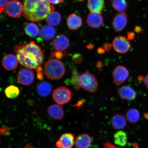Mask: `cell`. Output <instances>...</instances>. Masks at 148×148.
<instances>
[{
	"instance_id": "6",
	"label": "cell",
	"mask_w": 148,
	"mask_h": 148,
	"mask_svg": "<svg viewBox=\"0 0 148 148\" xmlns=\"http://www.w3.org/2000/svg\"><path fill=\"white\" fill-rule=\"evenodd\" d=\"M112 45L114 50L120 53H127L131 47L129 40L122 36L116 37L113 40Z\"/></svg>"
},
{
	"instance_id": "33",
	"label": "cell",
	"mask_w": 148,
	"mask_h": 148,
	"mask_svg": "<svg viewBox=\"0 0 148 148\" xmlns=\"http://www.w3.org/2000/svg\"><path fill=\"white\" fill-rule=\"evenodd\" d=\"M103 148H121L110 143L108 140H107L106 142H104V143H103Z\"/></svg>"
},
{
	"instance_id": "38",
	"label": "cell",
	"mask_w": 148,
	"mask_h": 148,
	"mask_svg": "<svg viewBox=\"0 0 148 148\" xmlns=\"http://www.w3.org/2000/svg\"><path fill=\"white\" fill-rule=\"evenodd\" d=\"M50 3L53 5H57L62 3L63 0H48Z\"/></svg>"
},
{
	"instance_id": "19",
	"label": "cell",
	"mask_w": 148,
	"mask_h": 148,
	"mask_svg": "<svg viewBox=\"0 0 148 148\" xmlns=\"http://www.w3.org/2000/svg\"><path fill=\"white\" fill-rule=\"evenodd\" d=\"M75 142L77 148H89L91 145L92 140L88 135L83 134L77 137Z\"/></svg>"
},
{
	"instance_id": "34",
	"label": "cell",
	"mask_w": 148,
	"mask_h": 148,
	"mask_svg": "<svg viewBox=\"0 0 148 148\" xmlns=\"http://www.w3.org/2000/svg\"><path fill=\"white\" fill-rule=\"evenodd\" d=\"M138 79L140 81H143L146 87L148 89V74L145 77H139Z\"/></svg>"
},
{
	"instance_id": "20",
	"label": "cell",
	"mask_w": 148,
	"mask_h": 148,
	"mask_svg": "<svg viewBox=\"0 0 148 148\" xmlns=\"http://www.w3.org/2000/svg\"><path fill=\"white\" fill-rule=\"evenodd\" d=\"M40 36L45 40L52 39L55 36L56 31L51 25H46L42 27L40 31Z\"/></svg>"
},
{
	"instance_id": "3",
	"label": "cell",
	"mask_w": 148,
	"mask_h": 148,
	"mask_svg": "<svg viewBox=\"0 0 148 148\" xmlns=\"http://www.w3.org/2000/svg\"><path fill=\"white\" fill-rule=\"evenodd\" d=\"M63 63L58 60L51 59L46 62L44 67L45 75L52 80H58L62 78L65 73Z\"/></svg>"
},
{
	"instance_id": "26",
	"label": "cell",
	"mask_w": 148,
	"mask_h": 148,
	"mask_svg": "<svg viewBox=\"0 0 148 148\" xmlns=\"http://www.w3.org/2000/svg\"><path fill=\"white\" fill-rule=\"evenodd\" d=\"M126 115L127 119L132 123H136L140 119V112L136 109L132 108L129 110Z\"/></svg>"
},
{
	"instance_id": "16",
	"label": "cell",
	"mask_w": 148,
	"mask_h": 148,
	"mask_svg": "<svg viewBox=\"0 0 148 148\" xmlns=\"http://www.w3.org/2000/svg\"><path fill=\"white\" fill-rule=\"evenodd\" d=\"M118 94L121 99L129 101L134 100L136 97V91L131 87L124 86L118 90Z\"/></svg>"
},
{
	"instance_id": "43",
	"label": "cell",
	"mask_w": 148,
	"mask_h": 148,
	"mask_svg": "<svg viewBox=\"0 0 148 148\" xmlns=\"http://www.w3.org/2000/svg\"><path fill=\"white\" fill-rule=\"evenodd\" d=\"M94 47V45L92 44H89L87 46V47L88 49H93Z\"/></svg>"
},
{
	"instance_id": "31",
	"label": "cell",
	"mask_w": 148,
	"mask_h": 148,
	"mask_svg": "<svg viewBox=\"0 0 148 148\" xmlns=\"http://www.w3.org/2000/svg\"><path fill=\"white\" fill-rule=\"evenodd\" d=\"M73 60L74 62L77 64L80 63L83 60V57L82 55L79 53H76L74 55L73 57Z\"/></svg>"
},
{
	"instance_id": "23",
	"label": "cell",
	"mask_w": 148,
	"mask_h": 148,
	"mask_svg": "<svg viewBox=\"0 0 148 148\" xmlns=\"http://www.w3.org/2000/svg\"><path fill=\"white\" fill-rule=\"evenodd\" d=\"M45 20L48 25L51 26H56L60 23L62 17L58 12L54 11L49 14Z\"/></svg>"
},
{
	"instance_id": "41",
	"label": "cell",
	"mask_w": 148,
	"mask_h": 148,
	"mask_svg": "<svg viewBox=\"0 0 148 148\" xmlns=\"http://www.w3.org/2000/svg\"><path fill=\"white\" fill-rule=\"evenodd\" d=\"M141 31V28L140 27L136 25L134 27V31L137 33H139Z\"/></svg>"
},
{
	"instance_id": "14",
	"label": "cell",
	"mask_w": 148,
	"mask_h": 148,
	"mask_svg": "<svg viewBox=\"0 0 148 148\" xmlns=\"http://www.w3.org/2000/svg\"><path fill=\"white\" fill-rule=\"evenodd\" d=\"M73 135L71 133L62 134L56 143L59 148H72L75 145Z\"/></svg>"
},
{
	"instance_id": "35",
	"label": "cell",
	"mask_w": 148,
	"mask_h": 148,
	"mask_svg": "<svg viewBox=\"0 0 148 148\" xmlns=\"http://www.w3.org/2000/svg\"><path fill=\"white\" fill-rule=\"evenodd\" d=\"M36 70L37 77L40 80H42L43 79V74L42 71V68L41 67H39Z\"/></svg>"
},
{
	"instance_id": "2",
	"label": "cell",
	"mask_w": 148,
	"mask_h": 148,
	"mask_svg": "<svg viewBox=\"0 0 148 148\" xmlns=\"http://www.w3.org/2000/svg\"><path fill=\"white\" fill-rule=\"evenodd\" d=\"M23 16L29 21H42L51 13L54 8L48 0H24Z\"/></svg>"
},
{
	"instance_id": "24",
	"label": "cell",
	"mask_w": 148,
	"mask_h": 148,
	"mask_svg": "<svg viewBox=\"0 0 148 148\" xmlns=\"http://www.w3.org/2000/svg\"><path fill=\"white\" fill-rule=\"evenodd\" d=\"M52 87L50 83L43 82L40 83L37 88L38 93L42 97H47L51 93Z\"/></svg>"
},
{
	"instance_id": "36",
	"label": "cell",
	"mask_w": 148,
	"mask_h": 148,
	"mask_svg": "<svg viewBox=\"0 0 148 148\" xmlns=\"http://www.w3.org/2000/svg\"><path fill=\"white\" fill-rule=\"evenodd\" d=\"M103 47L105 51H110L112 49V45L109 42H105L103 44Z\"/></svg>"
},
{
	"instance_id": "46",
	"label": "cell",
	"mask_w": 148,
	"mask_h": 148,
	"mask_svg": "<svg viewBox=\"0 0 148 148\" xmlns=\"http://www.w3.org/2000/svg\"><path fill=\"white\" fill-rule=\"evenodd\" d=\"M79 1H84V0H79Z\"/></svg>"
},
{
	"instance_id": "45",
	"label": "cell",
	"mask_w": 148,
	"mask_h": 148,
	"mask_svg": "<svg viewBox=\"0 0 148 148\" xmlns=\"http://www.w3.org/2000/svg\"><path fill=\"white\" fill-rule=\"evenodd\" d=\"M25 148H35L32 147V146H31V145H27V146H26Z\"/></svg>"
},
{
	"instance_id": "10",
	"label": "cell",
	"mask_w": 148,
	"mask_h": 148,
	"mask_svg": "<svg viewBox=\"0 0 148 148\" xmlns=\"http://www.w3.org/2000/svg\"><path fill=\"white\" fill-rule=\"evenodd\" d=\"M52 46L56 51H62L67 49L70 45L69 39L64 35H58L53 40Z\"/></svg>"
},
{
	"instance_id": "4",
	"label": "cell",
	"mask_w": 148,
	"mask_h": 148,
	"mask_svg": "<svg viewBox=\"0 0 148 148\" xmlns=\"http://www.w3.org/2000/svg\"><path fill=\"white\" fill-rule=\"evenodd\" d=\"M79 87L88 92H95L98 87V81L95 76L90 73L88 70L79 75Z\"/></svg>"
},
{
	"instance_id": "44",
	"label": "cell",
	"mask_w": 148,
	"mask_h": 148,
	"mask_svg": "<svg viewBox=\"0 0 148 148\" xmlns=\"http://www.w3.org/2000/svg\"><path fill=\"white\" fill-rule=\"evenodd\" d=\"M132 145L134 148H138V144L136 143H134L132 144Z\"/></svg>"
},
{
	"instance_id": "12",
	"label": "cell",
	"mask_w": 148,
	"mask_h": 148,
	"mask_svg": "<svg viewBox=\"0 0 148 148\" xmlns=\"http://www.w3.org/2000/svg\"><path fill=\"white\" fill-rule=\"evenodd\" d=\"M103 21V16L101 13L90 12L88 14L86 23L90 27L97 29L100 27Z\"/></svg>"
},
{
	"instance_id": "11",
	"label": "cell",
	"mask_w": 148,
	"mask_h": 148,
	"mask_svg": "<svg viewBox=\"0 0 148 148\" xmlns=\"http://www.w3.org/2000/svg\"><path fill=\"white\" fill-rule=\"evenodd\" d=\"M128 22L127 15L125 12H120L114 16L112 21L113 27L116 32L123 31Z\"/></svg>"
},
{
	"instance_id": "25",
	"label": "cell",
	"mask_w": 148,
	"mask_h": 148,
	"mask_svg": "<svg viewBox=\"0 0 148 148\" xmlns=\"http://www.w3.org/2000/svg\"><path fill=\"white\" fill-rule=\"evenodd\" d=\"M114 142L116 145L120 147L126 145L127 138L126 133L123 131H118L114 136Z\"/></svg>"
},
{
	"instance_id": "22",
	"label": "cell",
	"mask_w": 148,
	"mask_h": 148,
	"mask_svg": "<svg viewBox=\"0 0 148 148\" xmlns=\"http://www.w3.org/2000/svg\"><path fill=\"white\" fill-rule=\"evenodd\" d=\"M24 30L27 36L33 38L38 36L40 31L38 26L33 23L27 24L24 28Z\"/></svg>"
},
{
	"instance_id": "42",
	"label": "cell",
	"mask_w": 148,
	"mask_h": 148,
	"mask_svg": "<svg viewBox=\"0 0 148 148\" xmlns=\"http://www.w3.org/2000/svg\"><path fill=\"white\" fill-rule=\"evenodd\" d=\"M83 103H84V101H83V100H81L79 101V102L77 103L76 105H75V106L78 107H80L81 105L83 104Z\"/></svg>"
},
{
	"instance_id": "5",
	"label": "cell",
	"mask_w": 148,
	"mask_h": 148,
	"mask_svg": "<svg viewBox=\"0 0 148 148\" xmlns=\"http://www.w3.org/2000/svg\"><path fill=\"white\" fill-rule=\"evenodd\" d=\"M52 97L55 102L60 105L69 103L72 97L71 92L66 86L60 87L53 92Z\"/></svg>"
},
{
	"instance_id": "39",
	"label": "cell",
	"mask_w": 148,
	"mask_h": 148,
	"mask_svg": "<svg viewBox=\"0 0 148 148\" xmlns=\"http://www.w3.org/2000/svg\"><path fill=\"white\" fill-rule=\"evenodd\" d=\"M105 50L103 49V47H100L98 48L97 49V52L99 54H103L105 52Z\"/></svg>"
},
{
	"instance_id": "28",
	"label": "cell",
	"mask_w": 148,
	"mask_h": 148,
	"mask_svg": "<svg viewBox=\"0 0 148 148\" xmlns=\"http://www.w3.org/2000/svg\"><path fill=\"white\" fill-rule=\"evenodd\" d=\"M5 92L7 97L10 99H14L18 97L20 91L18 87L11 85L5 88Z\"/></svg>"
},
{
	"instance_id": "15",
	"label": "cell",
	"mask_w": 148,
	"mask_h": 148,
	"mask_svg": "<svg viewBox=\"0 0 148 148\" xmlns=\"http://www.w3.org/2000/svg\"><path fill=\"white\" fill-rule=\"evenodd\" d=\"M66 23L70 30H76L79 28L83 25L82 18L75 14H70L66 19Z\"/></svg>"
},
{
	"instance_id": "1",
	"label": "cell",
	"mask_w": 148,
	"mask_h": 148,
	"mask_svg": "<svg viewBox=\"0 0 148 148\" xmlns=\"http://www.w3.org/2000/svg\"><path fill=\"white\" fill-rule=\"evenodd\" d=\"M14 51L21 65L37 69L43 63L44 55L41 48L34 41L15 46Z\"/></svg>"
},
{
	"instance_id": "7",
	"label": "cell",
	"mask_w": 148,
	"mask_h": 148,
	"mask_svg": "<svg viewBox=\"0 0 148 148\" xmlns=\"http://www.w3.org/2000/svg\"><path fill=\"white\" fill-rule=\"evenodd\" d=\"M5 10L9 16L17 18L23 13V5L21 2L18 0H12L8 2L5 7Z\"/></svg>"
},
{
	"instance_id": "27",
	"label": "cell",
	"mask_w": 148,
	"mask_h": 148,
	"mask_svg": "<svg viewBox=\"0 0 148 148\" xmlns=\"http://www.w3.org/2000/svg\"><path fill=\"white\" fill-rule=\"evenodd\" d=\"M111 2L112 7L116 11L124 12L127 8L126 0H111Z\"/></svg>"
},
{
	"instance_id": "9",
	"label": "cell",
	"mask_w": 148,
	"mask_h": 148,
	"mask_svg": "<svg viewBox=\"0 0 148 148\" xmlns=\"http://www.w3.org/2000/svg\"><path fill=\"white\" fill-rule=\"evenodd\" d=\"M17 79L20 84L24 86H29L34 81V73L30 69L23 68L18 72Z\"/></svg>"
},
{
	"instance_id": "29",
	"label": "cell",
	"mask_w": 148,
	"mask_h": 148,
	"mask_svg": "<svg viewBox=\"0 0 148 148\" xmlns=\"http://www.w3.org/2000/svg\"><path fill=\"white\" fill-rule=\"evenodd\" d=\"M72 74H73V76H72L71 80L72 86L74 89L78 90H79L80 87H79V76L77 75V68L74 67L73 68Z\"/></svg>"
},
{
	"instance_id": "32",
	"label": "cell",
	"mask_w": 148,
	"mask_h": 148,
	"mask_svg": "<svg viewBox=\"0 0 148 148\" xmlns=\"http://www.w3.org/2000/svg\"><path fill=\"white\" fill-rule=\"evenodd\" d=\"M0 12L1 13L4 10L5 6L8 3L9 0H0Z\"/></svg>"
},
{
	"instance_id": "37",
	"label": "cell",
	"mask_w": 148,
	"mask_h": 148,
	"mask_svg": "<svg viewBox=\"0 0 148 148\" xmlns=\"http://www.w3.org/2000/svg\"><path fill=\"white\" fill-rule=\"evenodd\" d=\"M135 33L132 32L128 31L127 33V38L128 40H132L135 38Z\"/></svg>"
},
{
	"instance_id": "30",
	"label": "cell",
	"mask_w": 148,
	"mask_h": 148,
	"mask_svg": "<svg viewBox=\"0 0 148 148\" xmlns=\"http://www.w3.org/2000/svg\"><path fill=\"white\" fill-rule=\"evenodd\" d=\"M66 55H66V53L65 54V53L62 52V51H56L51 53L50 56V58H54L55 57L57 59H60L64 56H66Z\"/></svg>"
},
{
	"instance_id": "21",
	"label": "cell",
	"mask_w": 148,
	"mask_h": 148,
	"mask_svg": "<svg viewBox=\"0 0 148 148\" xmlns=\"http://www.w3.org/2000/svg\"><path fill=\"white\" fill-rule=\"evenodd\" d=\"M111 121L112 127L116 129H123L127 125V120L125 116L122 114H114L112 116Z\"/></svg>"
},
{
	"instance_id": "47",
	"label": "cell",
	"mask_w": 148,
	"mask_h": 148,
	"mask_svg": "<svg viewBox=\"0 0 148 148\" xmlns=\"http://www.w3.org/2000/svg\"><path fill=\"white\" fill-rule=\"evenodd\" d=\"M58 148V147H57V148Z\"/></svg>"
},
{
	"instance_id": "17",
	"label": "cell",
	"mask_w": 148,
	"mask_h": 148,
	"mask_svg": "<svg viewBox=\"0 0 148 148\" xmlns=\"http://www.w3.org/2000/svg\"><path fill=\"white\" fill-rule=\"evenodd\" d=\"M47 112L49 116L55 119H62L64 115V112L62 107L58 105H51L48 109Z\"/></svg>"
},
{
	"instance_id": "13",
	"label": "cell",
	"mask_w": 148,
	"mask_h": 148,
	"mask_svg": "<svg viewBox=\"0 0 148 148\" xmlns=\"http://www.w3.org/2000/svg\"><path fill=\"white\" fill-rule=\"evenodd\" d=\"M17 57L12 54H7L3 57L2 64L5 70L10 71L16 69L18 65Z\"/></svg>"
},
{
	"instance_id": "40",
	"label": "cell",
	"mask_w": 148,
	"mask_h": 148,
	"mask_svg": "<svg viewBox=\"0 0 148 148\" xmlns=\"http://www.w3.org/2000/svg\"><path fill=\"white\" fill-rule=\"evenodd\" d=\"M97 67L98 68V69H99V70L103 66L102 62H101V61H99L97 63Z\"/></svg>"
},
{
	"instance_id": "8",
	"label": "cell",
	"mask_w": 148,
	"mask_h": 148,
	"mask_svg": "<svg viewBox=\"0 0 148 148\" xmlns=\"http://www.w3.org/2000/svg\"><path fill=\"white\" fill-rule=\"evenodd\" d=\"M112 79L113 83L117 85L123 84L129 75L128 70L125 66H118L114 68L112 72Z\"/></svg>"
},
{
	"instance_id": "18",
	"label": "cell",
	"mask_w": 148,
	"mask_h": 148,
	"mask_svg": "<svg viewBox=\"0 0 148 148\" xmlns=\"http://www.w3.org/2000/svg\"><path fill=\"white\" fill-rule=\"evenodd\" d=\"M104 5V0H88L87 6L90 12L101 13Z\"/></svg>"
}]
</instances>
